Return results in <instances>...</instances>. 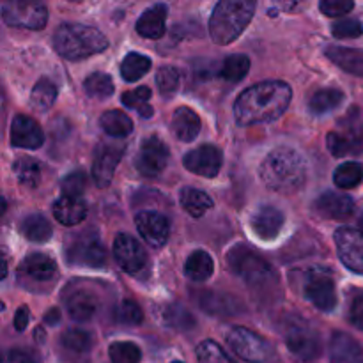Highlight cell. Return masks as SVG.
I'll list each match as a JSON object with an SVG mask.
<instances>
[{"label":"cell","mask_w":363,"mask_h":363,"mask_svg":"<svg viewBox=\"0 0 363 363\" xmlns=\"http://www.w3.org/2000/svg\"><path fill=\"white\" fill-rule=\"evenodd\" d=\"M293 91L280 80L261 82L245 89L234 103V117L240 126H252L277 121L289 106Z\"/></svg>","instance_id":"6da1fadb"},{"label":"cell","mask_w":363,"mask_h":363,"mask_svg":"<svg viewBox=\"0 0 363 363\" xmlns=\"http://www.w3.org/2000/svg\"><path fill=\"white\" fill-rule=\"evenodd\" d=\"M308 167L303 156L291 147H277L268 152L259 167V176L269 190L277 194H294L303 188Z\"/></svg>","instance_id":"7a4b0ae2"},{"label":"cell","mask_w":363,"mask_h":363,"mask_svg":"<svg viewBox=\"0 0 363 363\" xmlns=\"http://www.w3.org/2000/svg\"><path fill=\"white\" fill-rule=\"evenodd\" d=\"M257 4L252 0H222L215 6L209 20V35L220 46L230 45L243 34L254 18Z\"/></svg>","instance_id":"3957f363"},{"label":"cell","mask_w":363,"mask_h":363,"mask_svg":"<svg viewBox=\"0 0 363 363\" xmlns=\"http://www.w3.org/2000/svg\"><path fill=\"white\" fill-rule=\"evenodd\" d=\"M57 53L67 60H80L108 48V39L98 28L82 23H62L53 35Z\"/></svg>","instance_id":"277c9868"},{"label":"cell","mask_w":363,"mask_h":363,"mask_svg":"<svg viewBox=\"0 0 363 363\" xmlns=\"http://www.w3.org/2000/svg\"><path fill=\"white\" fill-rule=\"evenodd\" d=\"M227 264L234 275L243 279L250 286L266 282L273 275L272 266L245 245H236L227 252Z\"/></svg>","instance_id":"5b68a950"},{"label":"cell","mask_w":363,"mask_h":363,"mask_svg":"<svg viewBox=\"0 0 363 363\" xmlns=\"http://www.w3.org/2000/svg\"><path fill=\"white\" fill-rule=\"evenodd\" d=\"M227 344L241 360L248 363H272L275 360V350L261 335L245 326H234L227 333Z\"/></svg>","instance_id":"8992f818"},{"label":"cell","mask_w":363,"mask_h":363,"mask_svg":"<svg viewBox=\"0 0 363 363\" xmlns=\"http://www.w3.org/2000/svg\"><path fill=\"white\" fill-rule=\"evenodd\" d=\"M2 18L13 27L39 30L48 21V9L38 0H7L2 4Z\"/></svg>","instance_id":"52a82bcc"},{"label":"cell","mask_w":363,"mask_h":363,"mask_svg":"<svg viewBox=\"0 0 363 363\" xmlns=\"http://www.w3.org/2000/svg\"><path fill=\"white\" fill-rule=\"evenodd\" d=\"M303 294L314 307L323 312H333L337 307V289L328 269L314 268L305 273Z\"/></svg>","instance_id":"ba28073f"},{"label":"cell","mask_w":363,"mask_h":363,"mask_svg":"<svg viewBox=\"0 0 363 363\" xmlns=\"http://www.w3.org/2000/svg\"><path fill=\"white\" fill-rule=\"evenodd\" d=\"M66 257L69 264L87 268H103L106 264L105 247L96 233H80L71 238L66 248Z\"/></svg>","instance_id":"9c48e42d"},{"label":"cell","mask_w":363,"mask_h":363,"mask_svg":"<svg viewBox=\"0 0 363 363\" xmlns=\"http://www.w3.org/2000/svg\"><path fill=\"white\" fill-rule=\"evenodd\" d=\"M286 344L291 353L303 362L318 360L323 353V342L319 333L312 326L294 321L286 330Z\"/></svg>","instance_id":"30bf717a"},{"label":"cell","mask_w":363,"mask_h":363,"mask_svg":"<svg viewBox=\"0 0 363 363\" xmlns=\"http://www.w3.org/2000/svg\"><path fill=\"white\" fill-rule=\"evenodd\" d=\"M333 238L340 262L353 273L363 275V230L339 227Z\"/></svg>","instance_id":"8fae6325"},{"label":"cell","mask_w":363,"mask_h":363,"mask_svg":"<svg viewBox=\"0 0 363 363\" xmlns=\"http://www.w3.org/2000/svg\"><path fill=\"white\" fill-rule=\"evenodd\" d=\"M170 152L158 137H147L140 144L135 158V167L144 177H156L165 170Z\"/></svg>","instance_id":"7c38bea8"},{"label":"cell","mask_w":363,"mask_h":363,"mask_svg":"<svg viewBox=\"0 0 363 363\" xmlns=\"http://www.w3.org/2000/svg\"><path fill=\"white\" fill-rule=\"evenodd\" d=\"M113 259L121 269L130 275H138L147 266V254L135 238L128 234H117L113 241Z\"/></svg>","instance_id":"4fadbf2b"},{"label":"cell","mask_w":363,"mask_h":363,"mask_svg":"<svg viewBox=\"0 0 363 363\" xmlns=\"http://www.w3.org/2000/svg\"><path fill=\"white\" fill-rule=\"evenodd\" d=\"M124 155V145L119 144H99L94 151L92 160V179L99 188H106L113 179L117 165Z\"/></svg>","instance_id":"5bb4252c"},{"label":"cell","mask_w":363,"mask_h":363,"mask_svg":"<svg viewBox=\"0 0 363 363\" xmlns=\"http://www.w3.org/2000/svg\"><path fill=\"white\" fill-rule=\"evenodd\" d=\"M184 167L190 172L202 177H216L223 163V155L216 145L204 144L201 147L194 149L183 158Z\"/></svg>","instance_id":"9a60e30c"},{"label":"cell","mask_w":363,"mask_h":363,"mask_svg":"<svg viewBox=\"0 0 363 363\" xmlns=\"http://www.w3.org/2000/svg\"><path fill=\"white\" fill-rule=\"evenodd\" d=\"M135 225H137L138 234L142 240L152 248H160L167 243L170 234L169 220L156 211H142L135 216Z\"/></svg>","instance_id":"2e32d148"},{"label":"cell","mask_w":363,"mask_h":363,"mask_svg":"<svg viewBox=\"0 0 363 363\" xmlns=\"http://www.w3.org/2000/svg\"><path fill=\"white\" fill-rule=\"evenodd\" d=\"M18 273L27 282L35 284H48L57 277V264L52 257L46 254H28L23 261L20 262Z\"/></svg>","instance_id":"e0dca14e"},{"label":"cell","mask_w":363,"mask_h":363,"mask_svg":"<svg viewBox=\"0 0 363 363\" xmlns=\"http://www.w3.org/2000/svg\"><path fill=\"white\" fill-rule=\"evenodd\" d=\"M45 142L41 126L32 117L18 113L11 123V144L20 149H39Z\"/></svg>","instance_id":"ac0fdd59"},{"label":"cell","mask_w":363,"mask_h":363,"mask_svg":"<svg viewBox=\"0 0 363 363\" xmlns=\"http://www.w3.org/2000/svg\"><path fill=\"white\" fill-rule=\"evenodd\" d=\"M286 216L275 206H261L252 215V230L257 238L264 241H272L282 233Z\"/></svg>","instance_id":"d6986e66"},{"label":"cell","mask_w":363,"mask_h":363,"mask_svg":"<svg viewBox=\"0 0 363 363\" xmlns=\"http://www.w3.org/2000/svg\"><path fill=\"white\" fill-rule=\"evenodd\" d=\"M314 211L328 220H347L354 215V202L350 195L326 191L314 202Z\"/></svg>","instance_id":"ffe728a7"},{"label":"cell","mask_w":363,"mask_h":363,"mask_svg":"<svg viewBox=\"0 0 363 363\" xmlns=\"http://www.w3.org/2000/svg\"><path fill=\"white\" fill-rule=\"evenodd\" d=\"M344 130L330 131L326 135V145L328 151L332 152L335 158H344L347 155H357L363 147L362 130L354 124L351 126H342Z\"/></svg>","instance_id":"44dd1931"},{"label":"cell","mask_w":363,"mask_h":363,"mask_svg":"<svg viewBox=\"0 0 363 363\" xmlns=\"http://www.w3.org/2000/svg\"><path fill=\"white\" fill-rule=\"evenodd\" d=\"M330 362L332 363H363V350L351 335L337 332L330 340Z\"/></svg>","instance_id":"7402d4cb"},{"label":"cell","mask_w":363,"mask_h":363,"mask_svg":"<svg viewBox=\"0 0 363 363\" xmlns=\"http://www.w3.org/2000/svg\"><path fill=\"white\" fill-rule=\"evenodd\" d=\"M66 308L67 314L73 321L78 323H85L91 321L92 318L96 315L99 308V301L96 298V294L89 293L85 289H78L73 291L69 296L66 298Z\"/></svg>","instance_id":"603a6c76"},{"label":"cell","mask_w":363,"mask_h":363,"mask_svg":"<svg viewBox=\"0 0 363 363\" xmlns=\"http://www.w3.org/2000/svg\"><path fill=\"white\" fill-rule=\"evenodd\" d=\"M167 23V6L156 4L140 14L137 20V32L145 39H160L165 34Z\"/></svg>","instance_id":"cb8c5ba5"},{"label":"cell","mask_w":363,"mask_h":363,"mask_svg":"<svg viewBox=\"0 0 363 363\" xmlns=\"http://www.w3.org/2000/svg\"><path fill=\"white\" fill-rule=\"evenodd\" d=\"M53 216L57 218V222H60L62 225H78L85 220L87 216V206L82 199L78 197H60L59 201L53 204Z\"/></svg>","instance_id":"d4e9b609"},{"label":"cell","mask_w":363,"mask_h":363,"mask_svg":"<svg viewBox=\"0 0 363 363\" xmlns=\"http://www.w3.org/2000/svg\"><path fill=\"white\" fill-rule=\"evenodd\" d=\"M326 57L335 66L344 69L346 73L363 78V50L344 48V46H328Z\"/></svg>","instance_id":"484cf974"},{"label":"cell","mask_w":363,"mask_h":363,"mask_svg":"<svg viewBox=\"0 0 363 363\" xmlns=\"http://www.w3.org/2000/svg\"><path fill=\"white\" fill-rule=\"evenodd\" d=\"M172 131L181 142H194L201 133V119L195 110L181 106L172 116Z\"/></svg>","instance_id":"4316f807"},{"label":"cell","mask_w":363,"mask_h":363,"mask_svg":"<svg viewBox=\"0 0 363 363\" xmlns=\"http://www.w3.org/2000/svg\"><path fill=\"white\" fill-rule=\"evenodd\" d=\"M199 303L206 314L211 315H236L241 311V305L238 303L236 298L229 296V294L211 293V291L202 293Z\"/></svg>","instance_id":"83f0119b"},{"label":"cell","mask_w":363,"mask_h":363,"mask_svg":"<svg viewBox=\"0 0 363 363\" xmlns=\"http://www.w3.org/2000/svg\"><path fill=\"white\" fill-rule=\"evenodd\" d=\"M215 272V262L211 255L204 250H195L184 262V275L194 282H204Z\"/></svg>","instance_id":"f1b7e54d"},{"label":"cell","mask_w":363,"mask_h":363,"mask_svg":"<svg viewBox=\"0 0 363 363\" xmlns=\"http://www.w3.org/2000/svg\"><path fill=\"white\" fill-rule=\"evenodd\" d=\"M181 206L190 216L201 218L213 208V199L197 188H184L181 190Z\"/></svg>","instance_id":"f546056e"},{"label":"cell","mask_w":363,"mask_h":363,"mask_svg":"<svg viewBox=\"0 0 363 363\" xmlns=\"http://www.w3.org/2000/svg\"><path fill=\"white\" fill-rule=\"evenodd\" d=\"M103 130L110 135V137L116 138H124L133 131V121L130 119V116L121 110H108L101 116L99 119Z\"/></svg>","instance_id":"4dcf8cb0"},{"label":"cell","mask_w":363,"mask_h":363,"mask_svg":"<svg viewBox=\"0 0 363 363\" xmlns=\"http://www.w3.org/2000/svg\"><path fill=\"white\" fill-rule=\"evenodd\" d=\"M344 101V94L339 89H323L318 91L308 101V110H311L314 116H325V113L333 112L335 108H339Z\"/></svg>","instance_id":"1f68e13d"},{"label":"cell","mask_w":363,"mask_h":363,"mask_svg":"<svg viewBox=\"0 0 363 363\" xmlns=\"http://www.w3.org/2000/svg\"><path fill=\"white\" fill-rule=\"evenodd\" d=\"M21 233L32 243H46L52 238V225L45 216L34 213L21 222Z\"/></svg>","instance_id":"d6a6232c"},{"label":"cell","mask_w":363,"mask_h":363,"mask_svg":"<svg viewBox=\"0 0 363 363\" xmlns=\"http://www.w3.org/2000/svg\"><path fill=\"white\" fill-rule=\"evenodd\" d=\"M57 85L50 78H41L30 92V105L38 112H46L57 99Z\"/></svg>","instance_id":"836d02e7"},{"label":"cell","mask_w":363,"mask_h":363,"mask_svg":"<svg viewBox=\"0 0 363 363\" xmlns=\"http://www.w3.org/2000/svg\"><path fill=\"white\" fill-rule=\"evenodd\" d=\"M13 170L16 179L20 181L23 186L35 188L41 181V165L38 160L30 158V156H21L13 163Z\"/></svg>","instance_id":"e575fe53"},{"label":"cell","mask_w":363,"mask_h":363,"mask_svg":"<svg viewBox=\"0 0 363 363\" xmlns=\"http://www.w3.org/2000/svg\"><path fill=\"white\" fill-rule=\"evenodd\" d=\"M151 69V59L142 53H128L121 64V77L126 82L140 80Z\"/></svg>","instance_id":"d590c367"},{"label":"cell","mask_w":363,"mask_h":363,"mask_svg":"<svg viewBox=\"0 0 363 363\" xmlns=\"http://www.w3.org/2000/svg\"><path fill=\"white\" fill-rule=\"evenodd\" d=\"M248 71H250V59L247 55L236 53V55H229L223 60L220 77L229 82V84H238V82L247 77Z\"/></svg>","instance_id":"8d00e7d4"},{"label":"cell","mask_w":363,"mask_h":363,"mask_svg":"<svg viewBox=\"0 0 363 363\" xmlns=\"http://www.w3.org/2000/svg\"><path fill=\"white\" fill-rule=\"evenodd\" d=\"M60 344L67 353L73 354H89L92 347V335L85 330L71 328L66 330L60 337Z\"/></svg>","instance_id":"74e56055"},{"label":"cell","mask_w":363,"mask_h":363,"mask_svg":"<svg viewBox=\"0 0 363 363\" xmlns=\"http://www.w3.org/2000/svg\"><path fill=\"white\" fill-rule=\"evenodd\" d=\"M333 181L342 190L357 188L363 181V165L358 162H346L339 165L333 174Z\"/></svg>","instance_id":"f35d334b"},{"label":"cell","mask_w":363,"mask_h":363,"mask_svg":"<svg viewBox=\"0 0 363 363\" xmlns=\"http://www.w3.org/2000/svg\"><path fill=\"white\" fill-rule=\"evenodd\" d=\"M84 89L91 98H98V99H106L113 94L116 87H113V82L110 78V74L106 73H96L89 74L84 82Z\"/></svg>","instance_id":"ab89813d"},{"label":"cell","mask_w":363,"mask_h":363,"mask_svg":"<svg viewBox=\"0 0 363 363\" xmlns=\"http://www.w3.org/2000/svg\"><path fill=\"white\" fill-rule=\"evenodd\" d=\"M163 321L169 328H176L184 332V330H191L195 326V319L186 308H183L181 305H169V307L163 311Z\"/></svg>","instance_id":"60d3db41"},{"label":"cell","mask_w":363,"mask_h":363,"mask_svg":"<svg viewBox=\"0 0 363 363\" xmlns=\"http://www.w3.org/2000/svg\"><path fill=\"white\" fill-rule=\"evenodd\" d=\"M156 84H158V91L163 98H170L177 92L181 85V74L176 67L172 66H162L156 73Z\"/></svg>","instance_id":"b9f144b4"},{"label":"cell","mask_w":363,"mask_h":363,"mask_svg":"<svg viewBox=\"0 0 363 363\" xmlns=\"http://www.w3.org/2000/svg\"><path fill=\"white\" fill-rule=\"evenodd\" d=\"M112 363H140L142 351L133 342H113L108 350Z\"/></svg>","instance_id":"7bdbcfd3"},{"label":"cell","mask_w":363,"mask_h":363,"mask_svg":"<svg viewBox=\"0 0 363 363\" xmlns=\"http://www.w3.org/2000/svg\"><path fill=\"white\" fill-rule=\"evenodd\" d=\"M197 360L201 363H236L213 340H204L199 344Z\"/></svg>","instance_id":"ee69618b"},{"label":"cell","mask_w":363,"mask_h":363,"mask_svg":"<svg viewBox=\"0 0 363 363\" xmlns=\"http://www.w3.org/2000/svg\"><path fill=\"white\" fill-rule=\"evenodd\" d=\"M113 315H116L117 323H121V325H128V326H137L144 321L142 308L131 300L121 301V303L116 307Z\"/></svg>","instance_id":"f6af8a7d"},{"label":"cell","mask_w":363,"mask_h":363,"mask_svg":"<svg viewBox=\"0 0 363 363\" xmlns=\"http://www.w3.org/2000/svg\"><path fill=\"white\" fill-rule=\"evenodd\" d=\"M85 186H87V177H85V174L80 172V170L66 176L62 179V183H60V190H62L64 197L82 199V194L85 191Z\"/></svg>","instance_id":"bcb514c9"},{"label":"cell","mask_w":363,"mask_h":363,"mask_svg":"<svg viewBox=\"0 0 363 363\" xmlns=\"http://www.w3.org/2000/svg\"><path fill=\"white\" fill-rule=\"evenodd\" d=\"M149 99H151V89L145 87V85H140L135 91L124 92L123 94V105L128 106V108H135L138 112L149 108Z\"/></svg>","instance_id":"7dc6e473"},{"label":"cell","mask_w":363,"mask_h":363,"mask_svg":"<svg viewBox=\"0 0 363 363\" xmlns=\"http://www.w3.org/2000/svg\"><path fill=\"white\" fill-rule=\"evenodd\" d=\"M332 34L337 39H354L360 38L363 34V25L362 21L354 20V18H346V20H340L337 23H333Z\"/></svg>","instance_id":"c3c4849f"},{"label":"cell","mask_w":363,"mask_h":363,"mask_svg":"<svg viewBox=\"0 0 363 363\" xmlns=\"http://www.w3.org/2000/svg\"><path fill=\"white\" fill-rule=\"evenodd\" d=\"M347 319L358 330H363V291H354L350 298Z\"/></svg>","instance_id":"681fc988"},{"label":"cell","mask_w":363,"mask_h":363,"mask_svg":"<svg viewBox=\"0 0 363 363\" xmlns=\"http://www.w3.org/2000/svg\"><path fill=\"white\" fill-rule=\"evenodd\" d=\"M354 7V4L351 0H323L319 4V9L323 11V14L326 16H342V14H347Z\"/></svg>","instance_id":"f907efd6"},{"label":"cell","mask_w":363,"mask_h":363,"mask_svg":"<svg viewBox=\"0 0 363 363\" xmlns=\"http://www.w3.org/2000/svg\"><path fill=\"white\" fill-rule=\"evenodd\" d=\"M2 363H39V358L35 353L27 350H9L4 354Z\"/></svg>","instance_id":"816d5d0a"},{"label":"cell","mask_w":363,"mask_h":363,"mask_svg":"<svg viewBox=\"0 0 363 363\" xmlns=\"http://www.w3.org/2000/svg\"><path fill=\"white\" fill-rule=\"evenodd\" d=\"M28 321H30V311H28L27 307L18 308L16 315H14V328H16L18 332H23L28 326Z\"/></svg>","instance_id":"f5cc1de1"},{"label":"cell","mask_w":363,"mask_h":363,"mask_svg":"<svg viewBox=\"0 0 363 363\" xmlns=\"http://www.w3.org/2000/svg\"><path fill=\"white\" fill-rule=\"evenodd\" d=\"M59 321H60V312L55 311V308H53V311H50L48 315H46V323H48V325H55V323H59Z\"/></svg>","instance_id":"db71d44e"},{"label":"cell","mask_w":363,"mask_h":363,"mask_svg":"<svg viewBox=\"0 0 363 363\" xmlns=\"http://www.w3.org/2000/svg\"><path fill=\"white\" fill-rule=\"evenodd\" d=\"M172 363H183V362H172Z\"/></svg>","instance_id":"11a10c76"}]
</instances>
